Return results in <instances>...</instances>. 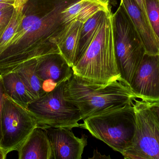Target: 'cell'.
<instances>
[{"mask_svg":"<svg viewBox=\"0 0 159 159\" xmlns=\"http://www.w3.org/2000/svg\"><path fill=\"white\" fill-rule=\"evenodd\" d=\"M149 55L159 54V41L153 31L147 17L134 0H120Z\"/></svg>","mask_w":159,"mask_h":159,"instance_id":"cell-12","label":"cell"},{"mask_svg":"<svg viewBox=\"0 0 159 159\" xmlns=\"http://www.w3.org/2000/svg\"><path fill=\"white\" fill-rule=\"evenodd\" d=\"M7 154L3 149L2 147H0V159H5L6 158Z\"/></svg>","mask_w":159,"mask_h":159,"instance_id":"cell-27","label":"cell"},{"mask_svg":"<svg viewBox=\"0 0 159 159\" xmlns=\"http://www.w3.org/2000/svg\"><path fill=\"white\" fill-rule=\"evenodd\" d=\"M36 73L43 83L44 90L46 86H49L52 90L57 85L67 81L73 75L72 67L58 53L38 58Z\"/></svg>","mask_w":159,"mask_h":159,"instance_id":"cell-11","label":"cell"},{"mask_svg":"<svg viewBox=\"0 0 159 159\" xmlns=\"http://www.w3.org/2000/svg\"><path fill=\"white\" fill-rule=\"evenodd\" d=\"M10 6H11V5L7 4L1 3H0V10L3 9V8H5V7H8Z\"/></svg>","mask_w":159,"mask_h":159,"instance_id":"cell-29","label":"cell"},{"mask_svg":"<svg viewBox=\"0 0 159 159\" xmlns=\"http://www.w3.org/2000/svg\"><path fill=\"white\" fill-rule=\"evenodd\" d=\"M73 75L90 87H105L120 79L114 39L113 13L106 14L90 44L75 65Z\"/></svg>","mask_w":159,"mask_h":159,"instance_id":"cell-2","label":"cell"},{"mask_svg":"<svg viewBox=\"0 0 159 159\" xmlns=\"http://www.w3.org/2000/svg\"><path fill=\"white\" fill-rule=\"evenodd\" d=\"M15 8V6L11 5L0 10V25L8 24L13 16Z\"/></svg>","mask_w":159,"mask_h":159,"instance_id":"cell-21","label":"cell"},{"mask_svg":"<svg viewBox=\"0 0 159 159\" xmlns=\"http://www.w3.org/2000/svg\"><path fill=\"white\" fill-rule=\"evenodd\" d=\"M20 0H0L1 3L7 4L14 6L15 7H19Z\"/></svg>","mask_w":159,"mask_h":159,"instance_id":"cell-26","label":"cell"},{"mask_svg":"<svg viewBox=\"0 0 159 159\" xmlns=\"http://www.w3.org/2000/svg\"><path fill=\"white\" fill-rule=\"evenodd\" d=\"M108 12L100 11L83 24L80 34L78 60L90 44L106 14Z\"/></svg>","mask_w":159,"mask_h":159,"instance_id":"cell-18","label":"cell"},{"mask_svg":"<svg viewBox=\"0 0 159 159\" xmlns=\"http://www.w3.org/2000/svg\"><path fill=\"white\" fill-rule=\"evenodd\" d=\"M114 39L118 69L120 77L130 85L146 54L143 41L123 7L113 13Z\"/></svg>","mask_w":159,"mask_h":159,"instance_id":"cell-5","label":"cell"},{"mask_svg":"<svg viewBox=\"0 0 159 159\" xmlns=\"http://www.w3.org/2000/svg\"><path fill=\"white\" fill-rule=\"evenodd\" d=\"M66 81L58 84L50 91L30 103L27 108L36 119L37 127L43 129L79 128L80 112L74 105L66 100Z\"/></svg>","mask_w":159,"mask_h":159,"instance_id":"cell-6","label":"cell"},{"mask_svg":"<svg viewBox=\"0 0 159 159\" xmlns=\"http://www.w3.org/2000/svg\"><path fill=\"white\" fill-rule=\"evenodd\" d=\"M136 131L131 146L122 154L125 159H159V125L141 98L133 99Z\"/></svg>","mask_w":159,"mask_h":159,"instance_id":"cell-7","label":"cell"},{"mask_svg":"<svg viewBox=\"0 0 159 159\" xmlns=\"http://www.w3.org/2000/svg\"><path fill=\"white\" fill-rule=\"evenodd\" d=\"M83 121L79 128L87 130L93 136L120 154L132 144L136 131V116L132 103Z\"/></svg>","mask_w":159,"mask_h":159,"instance_id":"cell-4","label":"cell"},{"mask_svg":"<svg viewBox=\"0 0 159 159\" xmlns=\"http://www.w3.org/2000/svg\"><path fill=\"white\" fill-rule=\"evenodd\" d=\"M141 99L145 102L148 106L149 107V109L155 116L159 125V99L151 100V99H143V98H141Z\"/></svg>","mask_w":159,"mask_h":159,"instance_id":"cell-22","label":"cell"},{"mask_svg":"<svg viewBox=\"0 0 159 159\" xmlns=\"http://www.w3.org/2000/svg\"><path fill=\"white\" fill-rule=\"evenodd\" d=\"M18 152L19 159H53L46 131L38 127L33 130Z\"/></svg>","mask_w":159,"mask_h":159,"instance_id":"cell-15","label":"cell"},{"mask_svg":"<svg viewBox=\"0 0 159 159\" xmlns=\"http://www.w3.org/2000/svg\"><path fill=\"white\" fill-rule=\"evenodd\" d=\"M22 16V6L15 7L13 16L0 37V50L14 37L21 23Z\"/></svg>","mask_w":159,"mask_h":159,"instance_id":"cell-19","label":"cell"},{"mask_svg":"<svg viewBox=\"0 0 159 159\" xmlns=\"http://www.w3.org/2000/svg\"><path fill=\"white\" fill-rule=\"evenodd\" d=\"M7 24H2V25H0V37H1V35L2 34L4 30L5 29L6 27L7 26Z\"/></svg>","mask_w":159,"mask_h":159,"instance_id":"cell-28","label":"cell"},{"mask_svg":"<svg viewBox=\"0 0 159 159\" xmlns=\"http://www.w3.org/2000/svg\"><path fill=\"white\" fill-rule=\"evenodd\" d=\"M130 87L137 97L159 99V54H145L134 73Z\"/></svg>","mask_w":159,"mask_h":159,"instance_id":"cell-9","label":"cell"},{"mask_svg":"<svg viewBox=\"0 0 159 159\" xmlns=\"http://www.w3.org/2000/svg\"><path fill=\"white\" fill-rule=\"evenodd\" d=\"M108 1H110V0H108Z\"/></svg>","mask_w":159,"mask_h":159,"instance_id":"cell-31","label":"cell"},{"mask_svg":"<svg viewBox=\"0 0 159 159\" xmlns=\"http://www.w3.org/2000/svg\"><path fill=\"white\" fill-rule=\"evenodd\" d=\"M149 23L159 41V0H146Z\"/></svg>","mask_w":159,"mask_h":159,"instance_id":"cell-20","label":"cell"},{"mask_svg":"<svg viewBox=\"0 0 159 159\" xmlns=\"http://www.w3.org/2000/svg\"><path fill=\"white\" fill-rule=\"evenodd\" d=\"M28 0H20L19 5L20 7H22L24 5V4L28 1Z\"/></svg>","mask_w":159,"mask_h":159,"instance_id":"cell-30","label":"cell"},{"mask_svg":"<svg viewBox=\"0 0 159 159\" xmlns=\"http://www.w3.org/2000/svg\"><path fill=\"white\" fill-rule=\"evenodd\" d=\"M4 94L2 80V76L0 74V144L2 139V115L3 108V95Z\"/></svg>","mask_w":159,"mask_h":159,"instance_id":"cell-23","label":"cell"},{"mask_svg":"<svg viewBox=\"0 0 159 159\" xmlns=\"http://www.w3.org/2000/svg\"><path fill=\"white\" fill-rule=\"evenodd\" d=\"M36 127V119L28 108L19 104L4 93L0 147L7 154L18 151Z\"/></svg>","mask_w":159,"mask_h":159,"instance_id":"cell-8","label":"cell"},{"mask_svg":"<svg viewBox=\"0 0 159 159\" xmlns=\"http://www.w3.org/2000/svg\"><path fill=\"white\" fill-rule=\"evenodd\" d=\"M83 25V23L78 21H71L65 24L63 29L51 41L72 68L78 60L80 41Z\"/></svg>","mask_w":159,"mask_h":159,"instance_id":"cell-13","label":"cell"},{"mask_svg":"<svg viewBox=\"0 0 159 159\" xmlns=\"http://www.w3.org/2000/svg\"><path fill=\"white\" fill-rule=\"evenodd\" d=\"M1 75L5 94L27 108L29 104L34 100L27 91L18 73L12 71Z\"/></svg>","mask_w":159,"mask_h":159,"instance_id":"cell-16","label":"cell"},{"mask_svg":"<svg viewBox=\"0 0 159 159\" xmlns=\"http://www.w3.org/2000/svg\"><path fill=\"white\" fill-rule=\"evenodd\" d=\"M134 1L136 2L140 9L143 11L145 15L148 17L147 14L146 6V0H134Z\"/></svg>","mask_w":159,"mask_h":159,"instance_id":"cell-24","label":"cell"},{"mask_svg":"<svg viewBox=\"0 0 159 159\" xmlns=\"http://www.w3.org/2000/svg\"><path fill=\"white\" fill-rule=\"evenodd\" d=\"M90 159H111L110 156H106L105 155H101L100 152L97 151V149L93 150V155L92 157L89 158Z\"/></svg>","mask_w":159,"mask_h":159,"instance_id":"cell-25","label":"cell"},{"mask_svg":"<svg viewBox=\"0 0 159 159\" xmlns=\"http://www.w3.org/2000/svg\"><path fill=\"white\" fill-rule=\"evenodd\" d=\"M52 147L53 159H81L88 137H76L71 130L64 128L45 129Z\"/></svg>","mask_w":159,"mask_h":159,"instance_id":"cell-10","label":"cell"},{"mask_svg":"<svg viewBox=\"0 0 159 159\" xmlns=\"http://www.w3.org/2000/svg\"><path fill=\"white\" fill-rule=\"evenodd\" d=\"M135 96L122 78L95 87L83 84L73 75L64 87L65 99L78 108L82 120L131 105Z\"/></svg>","mask_w":159,"mask_h":159,"instance_id":"cell-3","label":"cell"},{"mask_svg":"<svg viewBox=\"0 0 159 159\" xmlns=\"http://www.w3.org/2000/svg\"><path fill=\"white\" fill-rule=\"evenodd\" d=\"M76 1L28 0L22 6V19L16 32L0 50V74L30 60L60 53L51 41L65 25L61 12Z\"/></svg>","mask_w":159,"mask_h":159,"instance_id":"cell-1","label":"cell"},{"mask_svg":"<svg viewBox=\"0 0 159 159\" xmlns=\"http://www.w3.org/2000/svg\"><path fill=\"white\" fill-rule=\"evenodd\" d=\"M37 61L38 58L27 61L13 71L18 73L34 100L40 98L46 92L44 89L43 83L36 73Z\"/></svg>","mask_w":159,"mask_h":159,"instance_id":"cell-17","label":"cell"},{"mask_svg":"<svg viewBox=\"0 0 159 159\" xmlns=\"http://www.w3.org/2000/svg\"><path fill=\"white\" fill-rule=\"evenodd\" d=\"M108 0H77L69 5L61 12L64 24L78 21L84 24L100 11L111 10Z\"/></svg>","mask_w":159,"mask_h":159,"instance_id":"cell-14","label":"cell"}]
</instances>
